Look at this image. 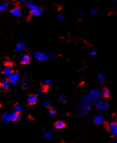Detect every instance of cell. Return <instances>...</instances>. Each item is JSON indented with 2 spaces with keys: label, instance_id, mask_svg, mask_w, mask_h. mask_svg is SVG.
<instances>
[{
  "label": "cell",
  "instance_id": "d6986e66",
  "mask_svg": "<svg viewBox=\"0 0 117 143\" xmlns=\"http://www.w3.org/2000/svg\"><path fill=\"white\" fill-rule=\"evenodd\" d=\"M44 137L45 138L47 139H50L52 137V132L51 131H46L45 132L44 134Z\"/></svg>",
  "mask_w": 117,
  "mask_h": 143
},
{
  "label": "cell",
  "instance_id": "ffe728a7",
  "mask_svg": "<svg viewBox=\"0 0 117 143\" xmlns=\"http://www.w3.org/2000/svg\"><path fill=\"white\" fill-rule=\"evenodd\" d=\"M97 77H98L99 81L100 82H101V83H102V84H105V77H104V76L100 74V75H98V76H97Z\"/></svg>",
  "mask_w": 117,
  "mask_h": 143
},
{
  "label": "cell",
  "instance_id": "8992f818",
  "mask_svg": "<svg viewBox=\"0 0 117 143\" xmlns=\"http://www.w3.org/2000/svg\"><path fill=\"white\" fill-rule=\"evenodd\" d=\"M109 129L111 131L112 134L114 136H116L117 135V124L115 123H111L109 125Z\"/></svg>",
  "mask_w": 117,
  "mask_h": 143
},
{
  "label": "cell",
  "instance_id": "f546056e",
  "mask_svg": "<svg viewBox=\"0 0 117 143\" xmlns=\"http://www.w3.org/2000/svg\"><path fill=\"white\" fill-rule=\"evenodd\" d=\"M29 119L31 120V121H33V120L34 119V117H33V116H29Z\"/></svg>",
  "mask_w": 117,
  "mask_h": 143
},
{
  "label": "cell",
  "instance_id": "9a60e30c",
  "mask_svg": "<svg viewBox=\"0 0 117 143\" xmlns=\"http://www.w3.org/2000/svg\"><path fill=\"white\" fill-rule=\"evenodd\" d=\"M11 119L12 121H17L19 119V114L18 112L13 113L11 114Z\"/></svg>",
  "mask_w": 117,
  "mask_h": 143
},
{
  "label": "cell",
  "instance_id": "7a4b0ae2",
  "mask_svg": "<svg viewBox=\"0 0 117 143\" xmlns=\"http://www.w3.org/2000/svg\"><path fill=\"white\" fill-rule=\"evenodd\" d=\"M20 74L18 72L12 73L8 76V80L12 85H15L20 79Z\"/></svg>",
  "mask_w": 117,
  "mask_h": 143
},
{
  "label": "cell",
  "instance_id": "4dcf8cb0",
  "mask_svg": "<svg viewBox=\"0 0 117 143\" xmlns=\"http://www.w3.org/2000/svg\"><path fill=\"white\" fill-rule=\"evenodd\" d=\"M92 55H97V53H96V51H92Z\"/></svg>",
  "mask_w": 117,
  "mask_h": 143
},
{
  "label": "cell",
  "instance_id": "4316f807",
  "mask_svg": "<svg viewBox=\"0 0 117 143\" xmlns=\"http://www.w3.org/2000/svg\"><path fill=\"white\" fill-rule=\"evenodd\" d=\"M22 87L23 89H27V87H28V83L26 81H25V82H23Z\"/></svg>",
  "mask_w": 117,
  "mask_h": 143
},
{
  "label": "cell",
  "instance_id": "277c9868",
  "mask_svg": "<svg viewBox=\"0 0 117 143\" xmlns=\"http://www.w3.org/2000/svg\"><path fill=\"white\" fill-rule=\"evenodd\" d=\"M96 107L100 111H105L108 109V104L105 101H98L96 104Z\"/></svg>",
  "mask_w": 117,
  "mask_h": 143
},
{
  "label": "cell",
  "instance_id": "52a82bcc",
  "mask_svg": "<svg viewBox=\"0 0 117 143\" xmlns=\"http://www.w3.org/2000/svg\"><path fill=\"white\" fill-rule=\"evenodd\" d=\"M37 101V97L36 95H31L28 97V103L29 104L33 105L36 103Z\"/></svg>",
  "mask_w": 117,
  "mask_h": 143
},
{
  "label": "cell",
  "instance_id": "30bf717a",
  "mask_svg": "<svg viewBox=\"0 0 117 143\" xmlns=\"http://www.w3.org/2000/svg\"><path fill=\"white\" fill-rule=\"evenodd\" d=\"M30 61H31V58L28 55H24L22 57L21 60V63L23 64V65H27L30 63Z\"/></svg>",
  "mask_w": 117,
  "mask_h": 143
},
{
  "label": "cell",
  "instance_id": "ba28073f",
  "mask_svg": "<svg viewBox=\"0 0 117 143\" xmlns=\"http://www.w3.org/2000/svg\"><path fill=\"white\" fill-rule=\"evenodd\" d=\"M10 86V81L8 80H5L0 83V87L3 89H6L9 87Z\"/></svg>",
  "mask_w": 117,
  "mask_h": 143
},
{
  "label": "cell",
  "instance_id": "8fae6325",
  "mask_svg": "<svg viewBox=\"0 0 117 143\" xmlns=\"http://www.w3.org/2000/svg\"><path fill=\"white\" fill-rule=\"evenodd\" d=\"M26 47V44L25 42H19L17 45L16 47H15V50L17 51H20L23 50L24 48Z\"/></svg>",
  "mask_w": 117,
  "mask_h": 143
},
{
  "label": "cell",
  "instance_id": "484cf974",
  "mask_svg": "<svg viewBox=\"0 0 117 143\" xmlns=\"http://www.w3.org/2000/svg\"><path fill=\"white\" fill-rule=\"evenodd\" d=\"M51 105V103L49 101H45V102L43 103V106H45V107H50Z\"/></svg>",
  "mask_w": 117,
  "mask_h": 143
},
{
  "label": "cell",
  "instance_id": "83f0119b",
  "mask_svg": "<svg viewBox=\"0 0 117 143\" xmlns=\"http://www.w3.org/2000/svg\"><path fill=\"white\" fill-rule=\"evenodd\" d=\"M90 14H96L97 13V11L95 9H92L90 11Z\"/></svg>",
  "mask_w": 117,
  "mask_h": 143
},
{
  "label": "cell",
  "instance_id": "1f68e13d",
  "mask_svg": "<svg viewBox=\"0 0 117 143\" xmlns=\"http://www.w3.org/2000/svg\"><path fill=\"white\" fill-rule=\"evenodd\" d=\"M78 72H83V68L79 69H78Z\"/></svg>",
  "mask_w": 117,
  "mask_h": 143
},
{
  "label": "cell",
  "instance_id": "4fadbf2b",
  "mask_svg": "<svg viewBox=\"0 0 117 143\" xmlns=\"http://www.w3.org/2000/svg\"><path fill=\"white\" fill-rule=\"evenodd\" d=\"M2 73H3L4 75H6V76H8V75L13 73V69L10 66H7V67L4 69V70L2 71Z\"/></svg>",
  "mask_w": 117,
  "mask_h": 143
},
{
  "label": "cell",
  "instance_id": "2e32d148",
  "mask_svg": "<svg viewBox=\"0 0 117 143\" xmlns=\"http://www.w3.org/2000/svg\"><path fill=\"white\" fill-rule=\"evenodd\" d=\"M103 118L100 116H95L94 118V122L96 124H101L103 122Z\"/></svg>",
  "mask_w": 117,
  "mask_h": 143
},
{
  "label": "cell",
  "instance_id": "44dd1931",
  "mask_svg": "<svg viewBox=\"0 0 117 143\" xmlns=\"http://www.w3.org/2000/svg\"><path fill=\"white\" fill-rule=\"evenodd\" d=\"M14 110H15V111H16V112L19 113V112H21V111H22L23 108L21 106H20V105L17 104V105H15V107H14Z\"/></svg>",
  "mask_w": 117,
  "mask_h": 143
},
{
  "label": "cell",
  "instance_id": "603a6c76",
  "mask_svg": "<svg viewBox=\"0 0 117 143\" xmlns=\"http://www.w3.org/2000/svg\"><path fill=\"white\" fill-rule=\"evenodd\" d=\"M55 113H56V110L54 109H52V108H51L49 110V114L51 116H53V115H55Z\"/></svg>",
  "mask_w": 117,
  "mask_h": 143
},
{
  "label": "cell",
  "instance_id": "6da1fadb",
  "mask_svg": "<svg viewBox=\"0 0 117 143\" xmlns=\"http://www.w3.org/2000/svg\"><path fill=\"white\" fill-rule=\"evenodd\" d=\"M102 95V93L98 89H95L92 91L89 94V98L90 100L99 101Z\"/></svg>",
  "mask_w": 117,
  "mask_h": 143
},
{
  "label": "cell",
  "instance_id": "3957f363",
  "mask_svg": "<svg viewBox=\"0 0 117 143\" xmlns=\"http://www.w3.org/2000/svg\"><path fill=\"white\" fill-rule=\"evenodd\" d=\"M33 56L38 61H45L48 59L46 53H40V52H35L33 53Z\"/></svg>",
  "mask_w": 117,
  "mask_h": 143
},
{
  "label": "cell",
  "instance_id": "7c38bea8",
  "mask_svg": "<svg viewBox=\"0 0 117 143\" xmlns=\"http://www.w3.org/2000/svg\"><path fill=\"white\" fill-rule=\"evenodd\" d=\"M66 126V124L62 121H58L55 123V127L58 129H62Z\"/></svg>",
  "mask_w": 117,
  "mask_h": 143
},
{
  "label": "cell",
  "instance_id": "d4e9b609",
  "mask_svg": "<svg viewBox=\"0 0 117 143\" xmlns=\"http://www.w3.org/2000/svg\"><path fill=\"white\" fill-rule=\"evenodd\" d=\"M46 91V89L45 88H42L41 89H39L38 91V95H41V94H42L43 93H44Z\"/></svg>",
  "mask_w": 117,
  "mask_h": 143
},
{
  "label": "cell",
  "instance_id": "cb8c5ba5",
  "mask_svg": "<svg viewBox=\"0 0 117 143\" xmlns=\"http://www.w3.org/2000/svg\"><path fill=\"white\" fill-rule=\"evenodd\" d=\"M59 100H60V101L61 103H65L66 101V97L64 96V95H62V96L60 97V98H59Z\"/></svg>",
  "mask_w": 117,
  "mask_h": 143
},
{
  "label": "cell",
  "instance_id": "f1b7e54d",
  "mask_svg": "<svg viewBox=\"0 0 117 143\" xmlns=\"http://www.w3.org/2000/svg\"><path fill=\"white\" fill-rule=\"evenodd\" d=\"M45 84L46 85V86L49 85L51 84V81L49 79H46L45 81Z\"/></svg>",
  "mask_w": 117,
  "mask_h": 143
},
{
  "label": "cell",
  "instance_id": "9c48e42d",
  "mask_svg": "<svg viewBox=\"0 0 117 143\" xmlns=\"http://www.w3.org/2000/svg\"><path fill=\"white\" fill-rule=\"evenodd\" d=\"M11 14L14 17H18L21 14V11H20V10L19 9V8H15L14 9L12 10L11 11Z\"/></svg>",
  "mask_w": 117,
  "mask_h": 143
},
{
  "label": "cell",
  "instance_id": "5b68a950",
  "mask_svg": "<svg viewBox=\"0 0 117 143\" xmlns=\"http://www.w3.org/2000/svg\"><path fill=\"white\" fill-rule=\"evenodd\" d=\"M2 119L4 122L6 123H8L11 121V114L8 112H6L2 115Z\"/></svg>",
  "mask_w": 117,
  "mask_h": 143
},
{
  "label": "cell",
  "instance_id": "5bb4252c",
  "mask_svg": "<svg viewBox=\"0 0 117 143\" xmlns=\"http://www.w3.org/2000/svg\"><path fill=\"white\" fill-rule=\"evenodd\" d=\"M32 11V14L34 16H39L41 15L44 12V10L42 9H39V8H36V9L34 10L33 11Z\"/></svg>",
  "mask_w": 117,
  "mask_h": 143
},
{
  "label": "cell",
  "instance_id": "e0dca14e",
  "mask_svg": "<svg viewBox=\"0 0 117 143\" xmlns=\"http://www.w3.org/2000/svg\"><path fill=\"white\" fill-rule=\"evenodd\" d=\"M111 92L109 89H105L103 91V96L105 98H108L110 97Z\"/></svg>",
  "mask_w": 117,
  "mask_h": 143
},
{
  "label": "cell",
  "instance_id": "7402d4cb",
  "mask_svg": "<svg viewBox=\"0 0 117 143\" xmlns=\"http://www.w3.org/2000/svg\"><path fill=\"white\" fill-rule=\"evenodd\" d=\"M58 19L60 21H64L65 20V16L64 14H60L58 16Z\"/></svg>",
  "mask_w": 117,
  "mask_h": 143
},
{
  "label": "cell",
  "instance_id": "ac0fdd59",
  "mask_svg": "<svg viewBox=\"0 0 117 143\" xmlns=\"http://www.w3.org/2000/svg\"><path fill=\"white\" fill-rule=\"evenodd\" d=\"M8 7V4L7 2H3V3L0 4V12H2L6 9V8Z\"/></svg>",
  "mask_w": 117,
  "mask_h": 143
}]
</instances>
